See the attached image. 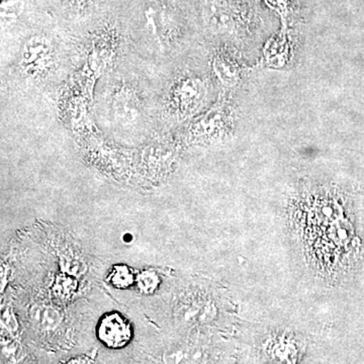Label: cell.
Segmentation results:
<instances>
[{"label": "cell", "mask_w": 364, "mask_h": 364, "mask_svg": "<svg viewBox=\"0 0 364 364\" xmlns=\"http://www.w3.org/2000/svg\"><path fill=\"white\" fill-rule=\"evenodd\" d=\"M48 53H49V48L44 40L31 41L26 45L23 61L26 65L28 66V68H40L41 63L44 61V59L48 58Z\"/></svg>", "instance_id": "2"}, {"label": "cell", "mask_w": 364, "mask_h": 364, "mask_svg": "<svg viewBox=\"0 0 364 364\" xmlns=\"http://www.w3.org/2000/svg\"><path fill=\"white\" fill-rule=\"evenodd\" d=\"M139 284H140L141 289L145 293H151L153 289H156L157 286V277L154 273H145V274L141 275L139 279Z\"/></svg>", "instance_id": "6"}, {"label": "cell", "mask_w": 364, "mask_h": 364, "mask_svg": "<svg viewBox=\"0 0 364 364\" xmlns=\"http://www.w3.org/2000/svg\"><path fill=\"white\" fill-rule=\"evenodd\" d=\"M218 73L220 74L224 80L231 81L236 77V65L231 62L227 61L226 58L220 59L215 64Z\"/></svg>", "instance_id": "4"}, {"label": "cell", "mask_w": 364, "mask_h": 364, "mask_svg": "<svg viewBox=\"0 0 364 364\" xmlns=\"http://www.w3.org/2000/svg\"><path fill=\"white\" fill-rule=\"evenodd\" d=\"M112 282L116 287H129L133 282V277L126 267H117L116 272L112 274Z\"/></svg>", "instance_id": "5"}, {"label": "cell", "mask_w": 364, "mask_h": 364, "mask_svg": "<svg viewBox=\"0 0 364 364\" xmlns=\"http://www.w3.org/2000/svg\"><path fill=\"white\" fill-rule=\"evenodd\" d=\"M32 318L38 327L45 330H52L60 324V315L54 309L49 306L37 308L32 312Z\"/></svg>", "instance_id": "3"}, {"label": "cell", "mask_w": 364, "mask_h": 364, "mask_svg": "<svg viewBox=\"0 0 364 364\" xmlns=\"http://www.w3.org/2000/svg\"><path fill=\"white\" fill-rule=\"evenodd\" d=\"M98 337L111 348H121L129 343L132 332L126 318L117 314L107 315L98 325Z\"/></svg>", "instance_id": "1"}]
</instances>
